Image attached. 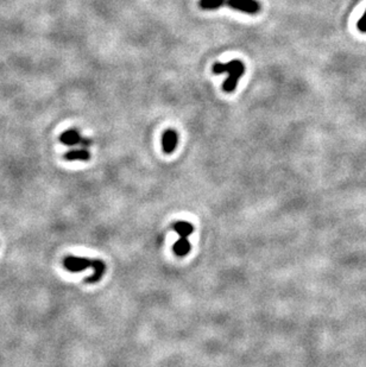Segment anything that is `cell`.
Returning a JSON list of instances; mask_svg holds the SVG:
<instances>
[{"mask_svg":"<svg viewBox=\"0 0 366 367\" xmlns=\"http://www.w3.org/2000/svg\"><path fill=\"white\" fill-rule=\"evenodd\" d=\"M226 0H200L199 6L200 9L206 10V11H213V10L220 9L221 6L225 5Z\"/></svg>","mask_w":366,"mask_h":367,"instance_id":"cell-10","label":"cell"},{"mask_svg":"<svg viewBox=\"0 0 366 367\" xmlns=\"http://www.w3.org/2000/svg\"><path fill=\"white\" fill-rule=\"evenodd\" d=\"M93 269H94L93 274L84 280L86 283H89V284L98 283V282L103 278L105 271H106V265H105V263L103 262V260L96 259L93 262Z\"/></svg>","mask_w":366,"mask_h":367,"instance_id":"cell-6","label":"cell"},{"mask_svg":"<svg viewBox=\"0 0 366 367\" xmlns=\"http://www.w3.org/2000/svg\"><path fill=\"white\" fill-rule=\"evenodd\" d=\"M191 249H192L191 242L188 241L187 238H179L177 241L174 243V248H172L175 255L178 257L187 256L188 253L191 252Z\"/></svg>","mask_w":366,"mask_h":367,"instance_id":"cell-8","label":"cell"},{"mask_svg":"<svg viewBox=\"0 0 366 367\" xmlns=\"http://www.w3.org/2000/svg\"><path fill=\"white\" fill-rule=\"evenodd\" d=\"M178 144V135L174 129H167L162 135V149L164 154L174 152Z\"/></svg>","mask_w":366,"mask_h":367,"instance_id":"cell-5","label":"cell"},{"mask_svg":"<svg viewBox=\"0 0 366 367\" xmlns=\"http://www.w3.org/2000/svg\"><path fill=\"white\" fill-rule=\"evenodd\" d=\"M174 231L181 236V238H188L194 232V226L187 221H178L172 226Z\"/></svg>","mask_w":366,"mask_h":367,"instance_id":"cell-9","label":"cell"},{"mask_svg":"<svg viewBox=\"0 0 366 367\" xmlns=\"http://www.w3.org/2000/svg\"><path fill=\"white\" fill-rule=\"evenodd\" d=\"M212 72L216 75H220L223 73H228V77L224 81L223 90L225 93H233L235 88L238 86V81L245 73L244 63L239 59H233V61L221 63L216 62L212 67Z\"/></svg>","mask_w":366,"mask_h":367,"instance_id":"cell-1","label":"cell"},{"mask_svg":"<svg viewBox=\"0 0 366 367\" xmlns=\"http://www.w3.org/2000/svg\"><path fill=\"white\" fill-rule=\"evenodd\" d=\"M63 157H65L66 161L69 162H75V161L86 162L90 158V152L86 149V147H81V149L68 151V152L65 154V156Z\"/></svg>","mask_w":366,"mask_h":367,"instance_id":"cell-7","label":"cell"},{"mask_svg":"<svg viewBox=\"0 0 366 367\" xmlns=\"http://www.w3.org/2000/svg\"><path fill=\"white\" fill-rule=\"evenodd\" d=\"M93 259L82 258V257L67 256L63 259V266L70 272H81V271L86 270L88 267H93Z\"/></svg>","mask_w":366,"mask_h":367,"instance_id":"cell-4","label":"cell"},{"mask_svg":"<svg viewBox=\"0 0 366 367\" xmlns=\"http://www.w3.org/2000/svg\"><path fill=\"white\" fill-rule=\"evenodd\" d=\"M357 27H358L359 31H361V33L366 34V12L364 13V15H362L361 18L358 20Z\"/></svg>","mask_w":366,"mask_h":367,"instance_id":"cell-11","label":"cell"},{"mask_svg":"<svg viewBox=\"0 0 366 367\" xmlns=\"http://www.w3.org/2000/svg\"><path fill=\"white\" fill-rule=\"evenodd\" d=\"M59 142L67 146H75L80 144V145H82L83 147H88L93 144L92 139L83 138L76 129L66 130V131L59 136Z\"/></svg>","mask_w":366,"mask_h":367,"instance_id":"cell-3","label":"cell"},{"mask_svg":"<svg viewBox=\"0 0 366 367\" xmlns=\"http://www.w3.org/2000/svg\"><path fill=\"white\" fill-rule=\"evenodd\" d=\"M228 8L234 11L246 13V15H258L262 10V4L258 0H226L225 3Z\"/></svg>","mask_w":366,"mask_h":367,"instance_id":"cell-2","label":"cell"}]
</instances>
